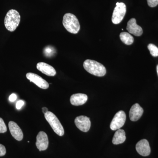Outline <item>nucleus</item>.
<instances>
[{"instance_id":"nucleus-1","label":"nucleus","mask_w":158,"mask_h":158,"mask_svg":"<svg viewBox=\"0 0 158 158\" xmlns=\"http://www.w3.org/2000/svg\"><path fill=\"white\" fill-rule=\"evenodd\" d=\"M84 68L89 73L97 77H103L106 73L104 66L94 60L87 59L83 64Z\"/></svg>"},{"instance_id":"nucleus-2","label":"nucleus","mask_w":158,"mask_h":158,"mask_svg":"<svg viewBox=\"0 0 158 158\" xmlns=\"http://www.w3.org/2000/svg\"><path fill=\"white\" fill-rule=\"evenodd\" d=\"M62 23L65 29L69 33L77 34L80 30V23L74 15L66 13L63 16Z\"/></svg>"},{"instance_id":"nucleus-3","label":"nucleus","mask_w":158,"mask_h":158,"mask_svg":"<svg viewBox=\"0 0 158 158\" xmlns=\"http://www.w3.org/2000/svg\"><path fill=\"white\" fill-rule=\"evenodd\" d=\"M20 18L18 11L14 9L9 10L5 19V25L6 28L10 32L15 31L19 25Z\"/></svg>"},{"instance_id":"nucleus-4","label":"nucleus","mask_w":158,"mask_h":158,"mask_svg":"<svg viewBox=\"0 0 158 158\" xmlns=\"http://www.w3.org/2000/svg\"><path fill=\"white\" fill-rule=\"evenodd\" d=\"M44 117L54 132L60 136L64 135V130L57 116L52 112L48 111L44 114Z\"/></svg>"},{"instance_id":"nucleus-5","label":"nucleus","mask_w":158,"mask_h":158,"mask_svg":"<svg viewBox=\"0 0 158 158\" xmlns=\"http://www.w3.org/2000/svg\"><path fill=\"white\" fill-rule=\"evenodd\" d=\"M127 11L126 6L124 3L117 2L113 11L112 21L115 24L119 23L124 18Z\"/></svg>"},{"instance_id":"nucleus-6","label":"nucleus","mask_w":158,"mask_h":158,"mask_svg":"<svg viewBox=\"0 0 158 158\" xmlns=\"http://www.w3.org/2000/svg\"><path fill=\"white\" fill-rule=\"evenodd\" d=\"M126 115L124 111H119L115 114L110 123V127L113 131L119 129L124 125Z\"/></svg>"},{"instance_id":"nucleus-7","label":"nucleus","mask_w":158,"mask_h":158,"mask_svg":"<svg viewBox=\"0 0 158 158\" xmlns=\"http://www.w3.org/2000/svg\"><path fill=\"white\" fill-rule=\"evenodd\" d=\"M75 123L77 127L84 132H87L90 130L91 123L90 118L86 116H78L75 119Z\"/></svg>"},{"instance_id":"nucleus-8","label":"nucleus","mask_w":158,"mask_h":158,"mask_svg":"<svg viewBox=\"0 0 158 158\" xmlns=\"http://www.w3.org/2000/svg\"><path fill=\"white\" fill-rule=\"evenodd\" d=\"M26 77L27 79L30 80V81L33 82L40 88L46 89L49 88V85L48 83L36 74L29 73L27 74Z\"/></svg>"},{"instance_id":"nucleus-9","label":"nucleus","mask_w":158,"mask_h":158,"mask_svg":"<svg viewBox=\"0 0 158 158\" xmlns=\"http://www.w3.org/2000/svg\"><path fill=\"white\" fill-rule=\"evenodd\" d=\"M36 145L40 151H44L48 148L49 141L47 135L43 131H40L37 136Z\"/></svg>"},{"instance_id":"nucleus-10","label":"nucleus","mask_w":158,"mask_h":158,"mask_svg":"<svg viewBox=\"0 0 158 158\" xmlns=\"http://www.w3.org/2000/svg\"><path fill=\"white\" fill-rule=\"evenodd\" d=\"M137 152L143 156H149L151 153V148L149 142L146 139H142L138 141L136 145Z\"/></svg>"},{"instance_id":"nucleus-11","label":"nucleus","mask_w":158,"mask_h":158,"mask_svg":"<svg viewBox=\"0 0 158 158\" xmlns=\"http://www.w3.org/2000/svg\"><path fill=\"white\" fill-rule=\"evenodd\" d=\"M127 30L130 34L136 36H141L143 34V30L136 23L135 19L132 18L128 22Z\"/></svg>"},{"instance_id":"nucleus-12","label":"nucleus","mask_w":158,"mask_h":158,"mask_svg":"<svg viewBox=\"0 0 158 158\" xmlns=\"http://www.w3.org/2000/svg\"><path fill=\"white\" fill-rule=\"evenodd\" d=\"M9 127L12 137L18 141L22 140L23 135L22 131L19 127L13 121H10L9 123Z\"/></svg>"},{"instance_id":"nucleus-13","label":"nucleus","mask_w":158,"mask_h":158,"mask_svg":"<svg viewBox=\"0 0 158 158\" xmlns=\"http://www.w3.org/2000/svg\"><path fill=\"white\" fill-rule=\"evenodd\" d=\"M144 110L138 103L135 104L131 108L129 112L130 119L132 121H138L143 114Z\"/></svg>"},{"instance_id":"nucleus-14","label":"nucleus","mask_w":158,"mask_h":158,"mask_svg":"<svg viewBox=\"0 0 158 158\" xmlns=\"http://www.w3.org/2000/svg\"><path fill=\"white\" fill-rule=\"evenodd\" d=\"M37 68L40 71L48 76H55L56 74V72L54 67L45 62H40L37 63Z\"/></svg>"},{"instance_id":"nucleus-15","label":"nucleus","mask_w":158,"mask_h":158,"mask_svg":"<svg viewBox=\"0 0 158 158\" xmlns=\"http://www.w3.org/2000/svg\"><path fill=\"white\" fill-rule=\"evenodd\" d=\"M88 97L82 93L75 94L71 96L70 101L72 105L75 106H81L87 102Z\"/></svg>"},{"instance_id":"nucleus-16","label":"nucleus","mask_w":158,"mask_h":158,"mask_svg":"<svg viewBox=\"0 0 158 158\" xmlns=\"http://www.w3.org/2000/svg\"><path fill=\"white\" fill-rule=\"evenodd\" d=\"M126 139L125 132L123 130L118 129L113 136L112 142L114 144H118L123 143Z\"/></svg>"},{"instance_id":"nucleus-17","label":"nucleus","mask_w":158,"mask_h":158,"mask_svg":"<svg viewBox=\"0 0 158 158\" xmlns=\"http://www.w3.org/2000/svg\"><path fill=\"white\" fill-rule=\"evenodd\" d=\"M119 37L121 41L127 45H131L134 42V37L127 32H122L119 35Z\"/></svg>"},{"instance_id":"nucleus-18","label":"nucleus","mask_w":158,"mask_h":158,"mask_svg":"<svg viewBox=\"0 0 158 158\" xmlns=\"http://www.w3.org/2000/svg\"><path fill=\"white\" fill-rule=\"evenodd\" d=\"M148 48L150 51L151 55L153 57H157L158 56V48L154 44H150L148 46Z\"/></svg>"},{"instance_id":"nucleus-19","label":"nucleus","mask_w":158,"mask_h":158,"mask_svg":"<svg viewBox=\"0 0 158 158\" xmlns=\"http://www.w3.org/2000/svg\"><path fill=\"white\" fill-rule=\"evenodd\" d=\"M7 131V127L4 120L2 118H0V133L6 132Z\"/></svg>"},{"instance_id":"nucleus-20","label":"nucleus","mask_w":158,"mask_h":158,"mask_svg":"<svg viewBox=\"0 0 158 158\" xmlns=\"http://www.w3.org/2000/svg\"><path fill=\"white\" fill-rule=\"evenodd\" d=\"M148 4L150 7H156L158 5V0H147Z\"/></svg>"},{"instance_id":"nucleus-21","label":"nucleus","mask_w":158,"mask_h":158,"mask_svg":"<svg viewBox=\"0 0 158 158\" xmlns=\"http://www.w3.org/2000/svg\"><path fill=\"white\" fill-rule=\"evenodd\" d=\"M6 148L2 144H0V156H3L6 155Z\"/></svg>"},{"instance_id":"nucleus-22","label":"nucleus","mask_w":158,"mask_h":158,"mask_svg":"<svg viewBox=\"0 0 158 158\" xmlns=\"http://www.w3.org/2000/svg\"><path fill=\"white\" fill-rule=\"evenodd\" d=\"M44 52H45V53L46 56H51V55H52V54L53 50L52 49V48L48 47L45 48Z\"/></svg>"},{"instance_id":"nucleus-23","label":"nucleus","mask_w":158,"mask_h":158,"mask_svg":"<svg viewBox=\"0 0 158 158\" xmlns=\"http://www.w3.org/2000/svg\"><path fill=\"white\" fill-rule=\"evenodd\" d=\"M24 104V102L22 100H19L16 103V107L18 110L21 109L23 106Z\"/></svg>"},{"instance_id":"nucleus-24","label":"nucleus","mask_w":158,"mask_h":158,"mask_svg":"<svg viewBox=\"0 0 158 158\" xmlns=\"http://www.w3.org/2000/svg\"><path fill=\"white\" fill-rule=\"evenodd\" d=\"M16 99H17V96L15 94H12L9 97V101L11 102L15 101Z\"/></svg>"},{"instance_id":"nucleus-25","label":"nucleus","mask_w":158,"mask_h":158,"mask_svg":"<svg viewBox=\"0 0 158 158\" xmlns=\"http://www.w3.org/2000/svg\"><path fill=\"white\" fill-rule=\"evenodd\" d=\"M42 109L43 113H44V114L47 113L48 112V109L46 107H43Z\"/></svg>"},{"instance_id":"nucleus-26","label":"nucleus","mask_w":158,"mask_h":158,"mask_svg":"<svg viewBox=\"0 0 158 158\" xmlns=\"http://www.w3.org/2000/svg\"><path fill=\"white\" fill-rule=\"evenodd\" d=\"M157 72L158 76V65H157L156 67Z\"/></svg>"}]
</instances>
